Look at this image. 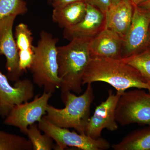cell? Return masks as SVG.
Returning a JSON list of instances; mask_svg holds the SVG:
<instances>
[{"instance_id":"1","label":"cell","mask_w":150,"mask_h":150,"mask_svg":"<svg viewBox=\"0 0 150 150\" xmlns=\"http://www.w3.org/2000/svg\"><path fill=\"white\" fill-rule=\"evenodd\" d=\"M96 82L109 84L122 94L130 88L144 89L150 93V84L140 73L121 59H91L83 77V86Z\"/></svg>"},{"instance_id":"2","label":"cell","mask_w":150,"mask_h":150,"mask_svg":"<svg viewBox=\"0 0 150 150\" xmlns=\"http://www.w3.org/2000/svg\"><path fill=\"white\" fill-rule=\"evenodd\" d=\"M91 38H76L66 46H57L58 75L62 80L61 93L79 94L82 91L83 77L91 59Z\"/></svg>"},{"instance_id":"3","label":"cell","mask_w":150,"mask_h":150,"mask_svg":"<svg viewBox=\"0 0 150 150\" xmlns=\"http://www.w3.org/2000/svg\"><path fill=\"white\" fill-rule=\"evenodd\" d=\"M64 108H58L48 104L46 115V120L61 128H73L78 133L86 134L87 123L90 118L91 107L94 95L92 84H88L81 95H76L68 91L61 94Z\"/></svg>"},{"instance_id":"4","label":"cell","mask_w":150,"mask_h":150,"mask_svg":"<svg viewBox=\"0 0 150 150\" xmlns=\"http://www.w3.org/2000/svg\"><path fill=\"white\" fill-rule=\"evenodd\" d=\"M37 46L33 47V60L29 69L33 82L44 91L53 93L60 88L62 80L58 75L57 50L59 39L44 30L41 31Z\"/></svg>"},{"instance_id":"5","label":"cell","mask_w":150,"mask_h":150,"mask_svg":"<svg viewBox=\"0 0 150 150\" xmlns=\"http://www.w3.org/2000/svg\"><path fill=\"white\" fill-rule=\"evenodd\" d=\"M115 116L121 126L133 123L150 126V93L138 88L124 92L118 99Z\"/></svg>"},{"instance_id":"6","label":"cell","mask_w":150,"mask_h":150,"mask_svg":"<svg viewBox=\"0 0 150 150\" xmlns=\"http://www.w3.org/2000/svg\"><path fill=\"white\" fill-rule=\"evenodd\" d=\"M40 131L51 137L56 143L54 149L64 150L73 147L82 150H105L110 147L109 142L103 138L94 139L86 134H80L68 129L61 128L50 123L43 117L38 122Z\"/></svg>"},{"instance_id":"7","label":"cell","mask_w":150,"mask_h":150,"mask_svg":"<svg viewBox=\"0 0 150 150\" xmlns=\"http://www.w3.org/2000/svg\"><path fill=\"white\" fill-rule=\"evenodd\" d=\"M52 95L51 93L44 91L30 102L15 105L5 118L4 124L17 127L22 133L26 134L30 125L39 122L46 115L48 101Z\"/></svg>"},{"instance_id":"8","label":"cell","mask_w":150,"mask_h":150,"mask_svg":"<svg viewBox=\"0 0 150 150\" xmlns=\"http://www.w3.org/2000/svg\"><path fill=\"white\" fill-rule=\"evenodd\" d=\"M150 11L134 5L131 25L123 39L122 59L140 52L150 43Z\"/></svg>"},{"instance_id":"9","label":"cell","mask_w":150,"mask_h":150,"mask_svg":"<svg viewBox=\"0 0 150 150\" xmlns=\"http://www.w3.org/2000/svg\"><path fill=\"white\" fill-rule=\"evenodd\" d=\"M0 71V116L5 118L15 105L28 102L34 95V86L29 79H18L13 86Z\"/></svg>"},{"instance_id":"10","label":"cell","mask_w":150,"mask_h":150,"mask_svg":"<svg viewBox=\"0 0 150 150\" xmlns=\"http://www.w3.org/2000/svg\"><path fill=\"white\" fill-rule=\"evenodd\" d=\"M121 94L108 91L107 99L96 108L93 115L89 119L86 129V134L94 139L100 138L104 129L114 131L118 129L115 120V110Z\"/></svg>"},{"instance_id":"11","label":"cell","mask_w":150,"mask_h":150,"mask_svg":"<svg viewBox=\"0 0 150 150\" xmlns=\"http://www.w3.org/2000/svg\"><path fill=\"white\" fill-rule=\"evenodd\" d=\"M17 16L10 15L0 20V56L4 55L6 59L8 78L15 82L23 73L19 67L18 49L13 33V27Z\"/></svg>"},{"instance_id":"12","label":"cell","mask_w":150,"mask_h":150,"mask_svg":"<svg viewBox=\"0 0 150 150\" xmlns=\"http://www.w3.org/2000/svg\"><path fill=\"white\" fill-rule=\"evenodd\" d=\"M86 4L83 18L75 25L64 29L65 39L71 41L76 38H92L105 28L104 14L95 7Z\"/></svg>"},{"instance_id":"13","label":"cell","mask_w":150,"mask_h":150,"mask_svg":"<svg viewBox=\"0 0 150 150\" xmlns=\"http://www.w3.org/2000/svg\"><path fill=\"white\" fill-rule=\"evenodd\" d=\"M123 41L116 33L104 28L91 39L89 48L91 59H121Z\"/></svg>"},{"instance_id":"14","label":"cell","mask_w":150,"mask_h":150,"mask_svg":"<svg viewBox=\"0 0 150 150\" xmlns=\"http://www.w3.org/2000/svg\"><path fill=\"white\" fill-rule=\"evenodd\" d=\"M134 5L131 0H121L105 13V28L111 30L124 39L131 25Z\"/></svg>"},{"instance_id":"15","label":"cell","mask_w":150,"mask_h":150,"mask_svg":"<svg viewBox=\"0 0 150 150\" xmlns=\"http://www.w3.org/2000/svg\"><path fill=\"white\" fill-rule=\"evenodd\" d=\"M87 4L84 2H77L54 8L52 20L61 28H67L75 25L83 18L86 12Z\"/></svg>"},{"instance_id":"16","label":"cell","mask_w":150,"mask_h":150,"mask_svg":"<svg viewBox=\"0 0 150 150\" xmlns=\"http://www.w3.org/2000/svg\"><path fill=\"white\" fill-rule=\"evenodd\" d=\"M112 147L114 150H150V126L129 133Z\"/></svg>"},{"instance_id":"17","label":"cell","mask_w":150,"mask_h":150,"mask_svg":"<svg viewBox=\"0 0 150 150\" xmlns=\"http://www.w3.org/2000/svg\"><path fill=\"white\" fill-rule=\"evenodd\" d=\"M121 60L136 69L150 84V42L140 52Z\"/></svg>"},{"instance_id":"18","label":"cell","mask_w":150,"mask_h":150,"mask_svg":"<svg viewBox=\"0 0 150 150\" xmlns=\"http://www.w3.org/2000/svg\"><path fill=\"white\" fill-rule=\"evenodd\" d=\"M0 150H33L28 139L0 130Z\"/></svg>"},{"instance_id":"19","label":"cell","mask_w":150,"mask_h":150,"mask_svg":"<svg viewBox=\"0 0 150 150\" xmlns=\"http://www.w3.org/2000/svg\"><path fill=\"white\" fill-rule=\"evenodd\" d=\"M26 134L32 144L33 150H51L54 148L53 139L47 134H41L35 123L28 127Z\"/></svg>"},{"instance_id":"20","label":"cell","mask_w":150,"mask_h":150,"mask_svg":"<svg viewBox=\"0 0 150 150\" xmlns=\"http://www.w3.org/2000/svg\"><path fill=\"white\" fill-rule=\"evenodd\" d=\"M15 34L18 52L33 51L32 33L27 25L24 23L18 25L16 28Z\"/></svg>"},{"instance_id":"21","label":"cell","mask_w":150,"mask_h":150,"mask_svg":"<svg viewBox=\"0 0 150 150\" xmlns=\"http://www.w3.org/2000/svg\"><path fill=\"white\" fill-rule=\"evenodd\" d=\"M27 11L24 0H0V20L10 15L24 14Z\"/></svg>"},{"instance_id":"22","label":"cell","mask_w":150,"mask_h":150,"mask_svg":"<svg viewBox=\"0 0 150 150\" xmlns=\"http://www.w3.org/2000/svg\"><path fill=\"white\" fill-rule=\"evenodd\" d=\"M85 3L98 8L104 14L112 6L111 0H86Z\"/></svg>"},{"instance_id":"23","label":"cell","mask_w":150,"mask_h":150,"mask_svg":"<svg viewBox=\"0 0 150 150\" xmlns=\"http://www.w3.org/2000/svg\"><path fill=\"white\" fill-rule=\"evenodd\" d=\"M86 0H53L51 4L54 8L61 7L71 3L77 2H84Z\"/></svg>"},{"instance_id":"24","label":"cell","mask_w":150,"mask_h":150,"mask_svg":"<svg viewBox=\"0 0 150 150\" xmlns=\"http://www.w3.org/2000/svg\"><path fill=\"white\" fill-rule=\"evenodd\" d=\"M137 6L144 10L150 11V0H148Z\"/></svg>"},{"instance_id":"25","label":"cell","mask_w":150,"mask_h":150,"mask_svg":"<svg viewBox=\"0 0 150 150\" xmlns=\"http://www.w3.org/2000/svg\"><path fill=\"white\" fill-rule=\"evenodd\" d=\"M131 1L134 4V5L138 6L142 3L148 0H131Z\"/></svg>"},{"instance_id":"26","label":"cell","mask_w":150,"mask_h":150,"mask_svg":"<svg viewBox=\"0 0 150 150\" xmlns=\"http://www.w3.org/2000/svg\"><path fill=\"white\" fill-rule=\"evenodd\" d=\"M111 3H112V6H113L118 4L121 0H111Z\"/></svg>"},{"instance_id":"27","label":"cell","mask_w":150,"mask_h":150,"mask_svg":"<svg viewBox=\"0 0 150 150\" xmlns=\"http://www.w3.org/2000/svg\"><path fill=\"white\" fill-rule=\"evenodd\" d=\"M53 0H47L48 3H50V4H51V2Z\"/></svg>"},{"instance_id":"28","label":"cell","mask_w":150,"mask_h":150,"mask_svg":"<svg viewBox=\"0 0 150 150\" xmlns=\"http://www.w3.org/2000/svg\"><path fill=\"white\" fill-rule=\"evenodd\" d=\"M149 33H150V28H149Z\"/></svg>"}]
</instances>
